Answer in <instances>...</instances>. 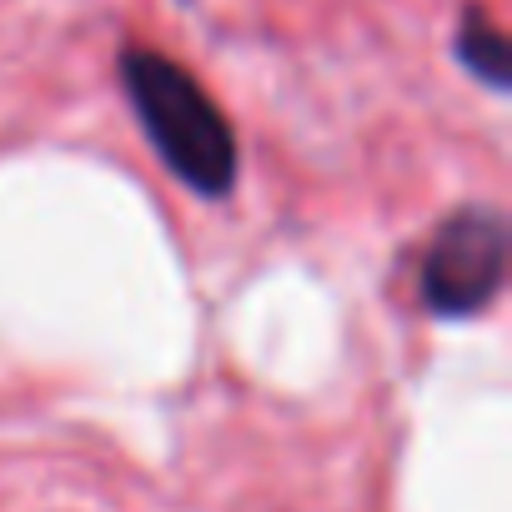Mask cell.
<instances>
[{
	"instance_id": "obj_3",
	"label": "cell",
	"mask_w": 512,
	"mask_h": 512,
	"mask_svg": "<svg viewBox=\"0 0 512 512\" xmlns=\"http://www.w3.org/2000/svg\"><path fill=\"white\" fill-rule=\"evenodd\" d=\"M452 56H457V66H462L472 81H482L487 91H507V86H512L507 36H502V26L492 21V11L477 6V0H472V6H462V16H457Z\"/></svg>"
},
{
	"instance_id": "obj_2",
	"label": "cell",
	"mask_w": 512,
	"mask_h": 512,
	"mask_svg": "<svg viewBox=\"0 0 512 512\" xmlns=\"http://www.w3.org/2000/svg\"><path fill=\"white\" fill-rule=\"evenodd\" d=\"M507 277V221L497 206L452 211L427 246L422 297L437 317H477Z\"/></svg>"
},
{
	"instance_id": "obj_1",
	"label": "cell",
	"mask_w": 512,
	"mask_h": 512,
	"mask_svg": "<svg viewBox=\"0 0 512 512\" xmlns=\"http://www.w3.org/2000/svg\"><path fill=\"white\" fill-rule=\"evenodd\" d=\"M121 91L156 146V156L201 196H226L236 186V131L211 91L166 51L126 46L116 61Z\"/></svg>"
}]
</instances>
